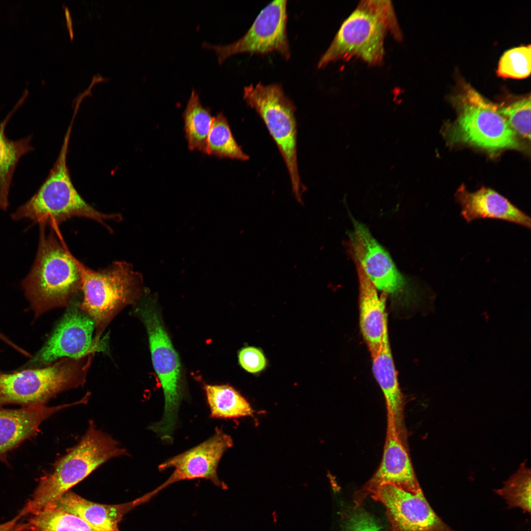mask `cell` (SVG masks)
<instances>
[{
    "label": "cell",
    "mask_w": 531,
    "mask_h": 531,
    "mask_svg": "<svg viewBox=\"0 0 531 531\" xmlns=\"http://www.w3.org/2000/svg\"><path fill=\"white\" fill-rule=\"evenodd\" d=\"M137 311L147 330L152 363L164 398L162 417L151 429L162 440L169 442L173 440L182 398L180 358L154 304L145 302Z\"/></svg>",
    "instance_id": "9c48e42d"
},
{
    "label": "cell",
    "mask_w": 531,
    "mask_h": 531,
    "mask_svg": "<svg viewBox=\"0 0 531 531\" xmlns=\"http://www.w3.org/2000/svg\"><path fill=\"white\" fill-rule=\"evenodd\" d=\"M359 283V324L363 339L371 357L381 346L387 323L385 303L387 295L378 290L369 281L360 266L355 263Z\"/></svg>",
    "instance_id": "ac0fdd59"
},
{
    "label": "cell",
    "mask_w": 531,
    "mask_h": 531,
    "mask_svg": "<svg viewBox=\"0 0 531 531\" xmlns=\"http://www.w3.org/2000/svg\"><path fill=\"white\" fill-rule=\"evenodd\" d=\"M184 129L188 148L206 154L207 136L213 117L201 103L196 91L192 89L183 113Z\"/></svg>",
    "instance_id": "7402d4cb"
},
{
    "label": "cell",
    "mask_w": 531,
    "mask_h": 531,
    "mask_svg": "<svg viewBox=\"0 0 531 531\" xmlns=\"http://www.w3.org/2000/svg\"><path fill=\"white\" fill-rule=\"evenodd\" d=\"M24 517L20 512L11 520L0 524V531H22V523L21 519Z\"/></svg>",
    "instance_id": "4dcf8cb0"
},
{
    "label": "cell",
    "mask_w": 531,
    "mask_h": 531,
    "mask_svg": "<svg viewBox=\"0 0 531 531\" xmlns=\"http://www.w3.org/2000/svg\"><path fill=\"white\" fill-rule=\"evenodd\" d=\"M287 0H274L258 14L252 25L239 39L225 45L204 42L202 46L213 50L221 64L236 54L250 53L265 54L277 52L285 59L291 56L287 33Z\"/></svg>",
    "instance_id": "30bf717a"
},
{
    "label": "cell",
    "mask_w": 531,
    "mask_h": 531,
    "mask_svg": "<svg viewBox=\"0 0 531 531\" xmlns=\"http://www.w3.org/2000/svg\"><path fill=\"white\" fill-rule=\"evenodd\" d=\"M88 397L71 404L53 407L45 405L22 407L15 409L0 407V460L7 453L27 439L34 436L42 422L66 408L86 404Z\"/></svg>",
    "instance_id": "2e32d148"
},
{
    "label": "cell",
    "mask_w": 531,
    "mask_h": 531,
    "mask_svg": "<svg viewBox=\"0 0 531 531\" xmlns=\"http://www.w3.org/2000/svg\"><path fill=\"white\" fill-rule=\"evenodd\" d=\"M495 493L503 499L508 508H518L531 513V470L525 462Z\"/></svg>",
    "instance_id": "484cf974"
},
{
    "label": "cell",
    "mask_w": 531,
    "mask_h": 531,
    "mask_svg": "<svg viewBox=\"0 0 531 531\" xmlns=\"http://www.w3.org/2000/svg\"><path fill=\"white\" fill-rule=\"evenodd\" d=\"M204 389L212 417L237 418L253 413L247 401L229 385L206 384Z\"/></svg>",
    "instance_id": "603a6c76"
},
{
    "label": "cell",
    "mask_w": 531,
    "mask_h": 531,
    "mask_svg": "<svg viewBox=\"0 0 531 531\" xmlns=\"http://www.w3.org/2000/svg\"><path fill=\"white\" fill-rule=\"evenodd\" d=\"M498 110L516 134L530 140V95L516 100L507 105L498 106Z\"/></svg>",
    "instance_id": "83f0119b"
},
{
    "label": "cell",
    "mask_w": 531,
    "mask_h": 531,
    "mask_svg": "<svg viewBox=\"0 0 531 531\" xmlns=\"http://www.w3.org/2000/svg\"><path fill=\"white\" fill-rule=\"evenodd\" d=\"M238 357L240 366L251 373L260 372L266 366V361L264 354L257 348L247 347L243 348L239 352Z\"/></svg>",
    "instance_id": "f546056e"
},
{
    "label": "cell",
    "mask_w": 531,
    "mask_h": 531,
    "mask_svg": "<svg viewBox=\"0 0 531 531\" xmlns=\"http://www.w3.org/2000/svg\"><path fill=\"white\" fill-rule=\"evenodd\" d=\"M141 504L139 498L120 504H100L86 500L73 492L68 491L51 507H55L76 515L101 531H119L118 524L123 517L133 508Z\"/></svg>",
    "instance_id": "ffe728a7"
},
{
    "label": "cell",
    "mask_w": 531,
    "mask_h": 531,
    "mask_svg": "<svg viewBox=\"0 0 531 531\" xmlns=\"http://www.w3.org/2000/svg\"><path fill=\"white\" fill-rule=\"evenodd\" d=\"M206 154L242 161L249 159L236 141L227 119L222 113L213 117L207 139Z\"/></svg>",
    "instance_id": "d4e9b609"
},
{
    "label": "cell",
    "mask_w": 531,
    "mask_h": 531,
    "mask_svg": "<svg viewBox=\"0 0 531 531\" xmlns=\"http://www.w3.org/2000/svg\"><path fill=\"white\" fill-rule=\"evenodd\" d=\"M39 226L35 259L29 273L22 282L25 295L36 316L69 305L71 298L81 287L77 259L54 230L46 235V226Z\"/></svg>",
    "instance_id": "6da1fadb"
},
{
    "label": "cell",
    "mask_w": 531,
    "mask_h": 531,
    "mask_svg": "<svg viewBox=\"0 0 531 531\" xmlns=\"http://www.w3.org/2000/svg\"><path fill=\"white\" fill-rule=\"evenodd\" d=\"M74 118L65 135L59 156L37 192L12 215L14 220L28 219L39 225L57 227L74 217H86L108 227L106 221H120L119 213H104L88 204L74 187L67 165L68 144Z\"/></svg>",
    "instance_id": "7a4b0ae2"
},
{
    "label": "cell",
    "mask_w": 531,
    "mask_h": 531,
    "mask_svg": "<svg viewBox=\"0 0 531 531\" xmlns=\"http://www.w3.org/2000/svg\"><path fill=\"white\" fill-rule=\"evenodd\" d=\"M458 112L450 129L451 139L490 152L519 148L517 134L499 113L498 105L462 83L453 97Z\"/></svg>",
    "instance_id": "8992f818"
},
{
    "label": "cell",
    "mask_w": 531,
    "mask_h": 531,
    "mask_svg": "<svg viewBox=\"0 0 531 531\" xmlns=\"http://www.w3.org/2000/svg\"><path fill=\"white\" fill-rule=\"evenodd\" d=\"M384 484H393L413 493L421 489L405 444L399 434L394 420L389 416L381 463L371 479L354 494V508L360 507L366 498Z\"/></svg>",
    "instance_id": "9a60e30c"
},
{
    "label": "cell",
    "mask_w": 531,
    "mask_h": 531,
    "mask_svg": "<svg viewBox=\"0 0 531 531\" xmlns=\"http://www.w3.org/2000/svg\"><path fill=\"white\" fill-rule=\"evenodd\" d=\"M0 339L3 341L4 342L6 343L8 345H9L10 346L12 347L14 349H15L16 348V347H17L15 344H14L13 343H12L6 337H5L3 334L1 333L0 332Z\"/></svg>",
    "instance_id": "d6a6232c"
},
{
    "label": "cell",
    "mask_w": 531,
    "mask_h": 531,
    "mask_svg": "<svg viewBox=\"0 0 531 531\" xmlns=\"http://www.w3.org/2000/svg\"><path fill=\"white\" fill-rule=\"evenodd\" d=\"M530 45L510 49L501 57L497 70L504 78L524 79L531 74Z\"/></svg>",
    "instance_id": "4316f807"
},
{
    "label": "cell",
    "mask_w": 531,
    "mask_h": 531,
    "mask_svg": "<svg viewBox=\"0 0 531 531\" xmlns=\"http://www.w3.org/2000/svg\"><path fill=\"white\" fill-rule=\"evenodd\" d=\"M65 17H66V19L67 26V28H68L69 31L70 37H71V38H72L73 36V29H72V22L71 17V16H70V13L69 10H68L67 7H65Z\"/></svg>",
    "instance_id": "1f68e13d"
},
{
    "label": "cell",
    "mask_w": 531,
    "mask_h": 531,
    "mask_svg": "<svg viewBox=\"0 0 531 531\" xmlns=\"http://www.w3.org/2000/svg\"><path fill=\"white\" fill-rule=\"evenodd\" d=\"M28 91H24L11 112L0 122V210H5L9 206V194L13 175L20 159L33 149L30 136L18 140L9 139L5 128L9 120L24 102Z\"/></svg>",
    "instance_id": "44dd1931"
},
{
    "label": "cell",
    "mask_w": 531,
    "mask_h": 531,
    "mask_svg": "<svg viewBox=\"0 0 531 531\" xmlns=\"http://www.w3.org/2000/svg\"><path fill=\"white\" fill-rule=\"evenodd\" d=\"M125 449L90 421L79 443L43 476L20 512L25 516L53 506L69 489L108 460L127 454Z\"/></svg>",
    "instance_id": "3957f363"
},
{
    "label": "cell",
    "mask_w": 531,
    "mask_h": 531,
    "mask_svg": "<svg viewBox=\"0 0 531 531\" xmlns=\"http://www.w3.org/2000/svg\"><path fill=\"white\" fill-rule=\"evenodd\" d=\"M345 526L346 531H383L376 520L360 507L347 513Z\"/></svg>",
    "instance_id": "f1b7e54d"
},
{
    "label": "cell",
    "mask_w": 531,
    "mask_h": 531,
    "mask_svg": "<svg viewBox=\"0 0 531 531\" xmlns=\"http://www.w3.org/2000/svg\"><path fill=\"white\" fill-rule=\"evenodd\" d=\"M232 445V438L216 429L207 440L162 462L158 467L160 471L173 468V472L163 483L144 495L146 501L171 484L182 480L205 478L218 487L225 488L218 477L217 468L223 454Z\"/></svg>",
    "instance_id": "7c38bea8"
},
{
    "label": "cell",
    "mask_w": 531,
    "mask_h": 531,
    "mask_svg": "<svg viewBox=\"0 0 531 531\" xmlns=\"http://www.w3.org/2000/svg\"><path fill=\"white\" fill-rule=\"evenodd\" d=\"M81 278L83 300L81 309L93 321L96 327L95 344L115 316L139 297L143 277L132 266L123 261L92 270L77 260Z\"/></svg>",
    "instance_id": "5b68a950"
},
{
    "label": "cell",
    "mask_w": 531,
    "mask_h": 531,
    "mask_svg": "<svg viewBox=\"0 0 531 531\" xmlns=\"http://www.w3.org/2000/svg\"><path fill=\"white\" fill-rule=\"evenodd\" d=\"M373 371L384 394L387 409V416L395 421L397 431L405 442L404 424V401L400 390L388 338L386 324L381 346L372 357Z\"/></svg>",
    "instance_id": "d6986e66"
},
{
    "label": "cell",
    "mask_w": 531,
    "mask_h": 531,
    "mask_svg": "<svg viewBox=\"0 0 531 531\" xmlns=\"http://www.w3.org/2000/svg\"><path fill=\"white\" fill-rule=\"evenodd\" d=\"M371 497L385 507L390 531H455L435 513L421 489L413 493L384 484Z\"/></svg>",
    "instance_id": "4fadbf2b"
},
{
    "label": "cell",
    "mask_w": 531,
    "mask_h": 531,
    "mask_svg": "<svg viewBox=\"0 0 531 531\" xmlns=\"http://www.w3.org/2000/svg\"><path fill=\"white\" fill-rule=\"evenodd\" d=\"M94 327L93 320L80 305L70 304L51 337L30 362L49 364L59 358L79 359L93 353L98 347L92 338Z\"/></svg>",
    "instance_id": "5bb4252c"
},
{
    "label": "cell",
    "mask_w": 531,
    "mask_h": 531,
    "mask_svg": "<svg viewBox=\"0 0 531 531\" xmlns=\"http://www.w3.org/2000/svg\"><path fill=\"white\" fill-rule=\"evenodd\" d=\"M243 98L260 116L284 159L293 193L299 202L306 188L301 182L297 156L295 106L279 84H251L243 89Z\"/></svg>",
    "instance_id": "ba28073f"
},
{
    "label": "cell",
    "mask_w": 531,
    "mask_h": 531,
    "mask_svg": "<svg viewBox=\"0 0 531 531\" xmlns=\"http://www.w3.org/2000/svg\"><path fill=\"white\" fill-rule=\"evenodd\" d=\"M92 359L91 354L79 359L64 358L42 368L0 373V406L45 405L58 394L83 385Z\"/></svg>",
    "instance_id": "52a82bcc"
},
{
    "label": "cell",
    "mask_w": 531,
    "mask_h": 531,
    "mask_svg": "<svg viewBox=\"0 0 531 531\" xmlns=\"http://www.w3.org/2000/svg\"><path fill=\"white\" fill-rule=\"evenodd\" d=\"M23 531H103L74 514L55 507L31 514Z\"/></svg>",
    "instance_id": "cb8c5ba5"
},
{
    "label": "cell",
    "mask_w": 531,
    "mask_h": 531,
    "mask_svg": "<svg viewBox=\"0 0 531 531\" xmlns=\"http://www.w3.org/2000/svg\"><path fill=\"white\" fill-rule=\"evenodd\" d=\"M456 197L461 207V214L467 223L476 219L488 218L531 228L530 216L492 189L482 187L471 192L461 187Z\"/></svg>",
    "instance_id": "e0dca14e"
},
{
    "label": "cell",
    "mask_w": 531,
    "mask_h": 531,
    "mask_svg": "<svg viewBox=\"0 0 531 531\" xmlns=\"http://www.w3.org/2000/svg\"><path fill=\"white\" fill-rule=\"evenodd\" d=\"M389 30L397 39L401 33L389 1L365 0L343 22L317 67L340 59L358 58L370 64L382 62L384 41Z\"/></svg>",
    "instance_id": "277c9868"
},
{
    "label": "cell",
    "mask_w": 531,
    "mask_h": 531,
    "mask_svg": "<svg viewBox=\"0 0 531 531\" xmlns=\"http://www.w3.org/2000/svg\"><path fill=\"white\" fill-rule=\"evenodd\" d=\"M351 218L353 229L349 236V247L354 263L377 290L393 297L410 294V282L398 270L389 253L364 224Z\"/></svg>",
    "instance_id": "8fae6325"
}]
</instances>
